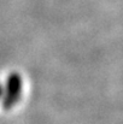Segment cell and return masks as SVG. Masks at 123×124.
<instances>
[{
	"label": "cell",
	"mask_w": 123,
	"mask_h": 124,
	"mask_svg": "<svg viewBox=\"0 0 123 124\" xmlns=\"http://www.w3.org/2000/svg\"><path fill=\"white\" fill-rule=\"evenodd\" d=\"M22 93V78L18 74H11L7 85H6V96L4 99V107L5 108H11L21 98Z\"/></svg>",
	"instance_id": "cell-1"
},
{
	"label": "cell",
	"mask_w": 123,
	"mask_h": 124,
	"mask_svg": "<svg viewBox=\"0 0 123 124\" xmlns=\"http://www.w3.org/2000/svg\"><path fill=\"white\" fill-rule=\"evenodd\" d=\"M0 95H1V85H0Z\"/></svg>",
	"instance_id": "cell-2"
}]
</instances>
